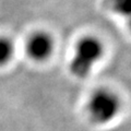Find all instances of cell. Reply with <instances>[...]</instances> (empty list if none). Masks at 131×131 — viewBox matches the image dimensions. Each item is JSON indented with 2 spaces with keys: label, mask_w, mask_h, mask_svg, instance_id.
I'll return each mask as SVG.
<instances>
[{
  "label": "cell",
  "mask_w": 131,
  "mask_h": 131,
  "mask_svg": "<svg viewBox=\"0 0 131 131\" xmlns=\"http://www.w3.org/2000/svg\"><path fill=\"white\" fill-rule=\"evenodd\" d=\"M104 55V44L96 36H84L77 43L69 62V71L78 79H84L93 71Z\"/></svg>",
  "instance_id": "cell-1"
},
{
  "label": "cell",
  "mask_w": 131,
  "mask_h": 131,
  "mask_svg": "<svg viewBox=\"0 0 131 131\" xmlns=\"http://www.w3.org/2000/svg\"><path fill=\"white\" fill-rule=\"evenodd\" d=\"M121 108L118 94L107 88L95 90L90 96L86 105L88 115L94 124L106 125L113 121Z\"/></svg>",
  "instance_id": "cell-2"
},
{
  "label": "cell",
  "mask_w": 131,
  "mask_h": 131,
  "mask_svg": "<svg viewBox=\"0 0 131 131\" xmlns=\"http://www.w3.org/2000/svg\"><path fill=\"white\" fill-rule=\"evenodd\" d=\"M25 47L30 58L35 61H44L51 56L54 51L55 42L49 33L37 31L27 38Z\"/></svg>",
  "instance_id": "cell-3"
},
{
  "label": "cell",
  "mask_w": 131,
  "mask_h": 131,
  "mask_svg": "<svg viewBox=\"0 0 131 131\" xmlns=\"http://www.w3.org/2000/svg\"><path fill=\"white\" fill-rule=\"evenodd\" d=\"M105 6L117 14L128 19L131 16V0H105Z\"/></svg>",
  "instance_id": "cell-4"
},
{
  "label": "cell",
  "mask_w": 131,
  "mask_h": 131,
  "mask_svg": "<svg viewBox=\"0 0 131 131\" xmlns=\"http://www.w3.org/2000/svg\"><path fill=\"white\" fill-rule=\"evenodd\" d=\"M14 54L13 42L7 36H0V66H5Z\"/></svg>",
  "instance_id": "cell-5"
},
{
  "label": "cell",
  "mask_w": 131,
  "mask_h": 131,
  "mask_svg": "<svg viewBox=\"0 0 131 131\" xmlns=\"http://www.w3.org/2000/svg\"><path fill=\"white\" fill-rule=\"evenodd\" d=\"M129 26H130V28H131V16L129 18Z\"/></svg>",
  "instance_id": "cell-6"
}]
</instances>
